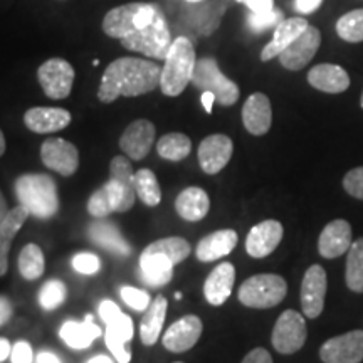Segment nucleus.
Wrapping results in <instances>:
<instances>
[{"mask_svg":"<svg viewBox=\"0 0 363 363\" xmlns=\"http://www.w3.org/2000/svg\"><path fill=\"white\" fill-rule=\"evenodd\" d=\"M104 34L120 39L128 51L163 61L172 40L165 13L157 4L133 2L111 9L103 19Z\"/></svg>","mask_w":363,"mask_h":363,"instance_id":"obj_1","label":"nucleus"},{"mask_svg":"<svg viewBox=\"0 0 363 363\" xmlns=\"http://www.w3.org/2000/svg\"><path fill=\"white\" fill-rule=\"evenodd\" d=\"M162 67L157 62L140 57H120L103 72L98 98L113 103L120 96H140L160 86Z\"/></svg>","mask_w":363,"mask_h":363,"instance_id":"obj_2","label":"nucleus"},{"mask_svg":"<svg viewBox=\"0 0 363 363\" xmlns=\"http://www.w3.org/2000/svg\"><path fill=\"white\" fill-rule=\"evenodd\" d=\"M197 57L192 40L189 38H177L172 43L169 52L163 59L160 89L165 96H179L192 83V76Z\"/></svg>","mask_w":363,"mask_h":363,"instance_id":"obj_3","label":"nucleus"},{"mask_svg":"<svg viewBox=\"0 0 363 363\" xmlns=\"http://www.w3.org/2000/svg\"><path fill=\"white\" fill-rule=\"evenodd\" d=\"M16 195L22 207L38 219H51L59 211L57 185L45 174H26L16 180Z\"/></svg>","mask_w":363,"mask_h":363,"instance_id":"obj_4","label":"nucleus"},{"mask_svg":"<svg viewBox=\"0 0 363 363\" xmlns=\"http://www.w3.org/2000/svg\"><path fill=\"white\" fill-rule=\"evenodd\" d=\"M288 284L278 274H256L239 288V301L247 308L267 310L278 306L286 298Z\"/></svg>","mask_w":363,"mask_h":363,"instance_id":"obj_5","label":"nucleus"},{"mask_svg":"<svg viewBox=\"0 0 363 363\" xmlns=\"http://www.w3.org/2000/svg\"><path fill=\"white\" fill-rule=\"evenodd\" d=\"M192 84L202 91L214 93L217 103L222 106H233L239 99V86L222 74L214 57L197 59Z\"/></svg>","mask_w":363,"mask_h":363,"instance_id":"obj_6","label":"nucleus"},{"mask_svg":"<svg viewBox=\"0 0 363 363\" xmlns=\"http://www.w3.org/2000/svg\"><path fill=\"white\" fill-rule=\"evenodd\" d=\"M308 330L305 316L294 310H286L272 328L271 342L274 350L281 355H293L299 352L306 342Z\"/></svg>","mask_w":363,"mask_h":363,"instance_id":"obj_7","label":"nucleus"},{"mask_svg":"<svg viewBox=\"0 0 363 363\" xmlns=\"http://www.w3.org/2000/svg\"><path fill=\"white\" fill-rule=\"evenodd\" d=\"M38 79L45 96L51 99H65L71 94L72 83H74V69L65 59L52 57L40 65Z\"/></svg>","mask_w":363,"mask_h":363,"instance_id":"obj_8","label":"nucleus"},{"mask_svg":"<svg viewBox=\"0 0 363 363\" xmlns=\"http://www.w3.org/2000/svg\"><path fill=\"white\" fill-rule=\"evenodd\" d=\"M320 358L323 363H360L363 360V330L333 337L321 345Z\"/></svg>","mask_w":363,"mask_h":363,"instance_id":"obj_9","label":"nucleus"},{"mask_svg":"<svg viewBox=\"0 0 363 363\" xmlns=\"http://www.w3.org/2000/svg\"><path fill=\"white\" fill-rule=\"evenodd\" d=\"M40 158L48 169L57 172L62 177L76 174L79 167V152L65 138H49L40 147Z\"/></svg>","mask_w":363,"mask_h":363,"instance_id":"obj_10","label":"nucleus"},{"mask_svg":"<svg viewBox=\"0 0 363 363\" xmlns=\"http://www.w3.org/2000/svg\"><path fill=\"white\" fill-rule=\"evenodd\" d=\"M326 272L320 264H313L303 276L301 283V308L305 316L318 318L323 313L326 296Z\"/></svg>","mask_w":363,"mask_h":363,"instance_id":"obj_11","label":"nucleus"},{"mask_svg":"<svg viewBox=\"0 0 363 363\" xmlns=\"http://www.w3.org/2000/svg\"><path fill=\"white\" fill-rule=\"evenodd\" d=\"M202 330L203 325L199 316L187 315L180 318L174 325H170V328L163 335V347L172 353L189 352L201 340Z\"/></svg>","mask_w":363,"mask_h":363,"instance_id":"obj_12","label":"nucleus"},{"mask_svg":"<svg viewBox=\"0 0 363 363\" xmlns=\"http://www.w3.org/2000/svg\"><path fill=\"white\" fill-rule=\"evenodd\" d=\"M321 45V34L316 27L308 26V29L291 45L279 54V61L283 67L289 71H299L308 66V62L315 57Z\"/></svg>","mask_w":363,"mask_h":363,"instance_id":"obj_13","label":"nucleus"},{"mask_svg":"<svg viewBox=\"0 0 363 363\" xmlns=\"http://www.w3.org/2000/svg\"><path fill=\"white\" fill-rule=\"evenodd\" d=\"M234 152L233 140L227 135H211L199 145V163L208 175H216L229 163Z\"/></svg>","mask_w":363,"mask_h":363,"instance_id":"obj_14","label":"nucleus"},{"mask_svg":"<svg viewBox=\"0 0 363 363\" xmlns=\"http://www.w3.org/2000/svg\"><path fill=\"white\" fill-rule=\"evenodd\" d=\"M283 225L278 220H262L249 230L246 239V251L254 259H262L269 256L283 239Z\"/></svg>","mask_w":363,"mask_h":363,"instance_id":"obj_15","label":"nucleus"},{"mask_svg":"<svg viewBox=\"0 0 363 363\" xmlns=\"http://www.w3.org/2000/svg\"><path fill=\"white\" fill-rule=\"evenodd\" d=\"M155 142V126L148 120H136L126 126L120 138V148L131 160H143Z\"/></svg>","mask_w":363,"mask_h":363,"instance_id":"obj_16","label":"nucleus"},{"mask_svg":"<svg viewBox=\"0 0 363 363\" xmlns=\"http://www.w3.org/2000/svg\"><path fill=\"white\" fill-rule=\"evenodd\" d=\"M352 246V225L347 220L337 219L326 224L318 239V252L325 259H335L348 252Z\"/></svg>","mask_w":363,"mask_h":363,"instance_id":"obj_17","label":"nucleus"},{"mask_svg":"<svg viewBox=\"0 0 363 363\" xmlns=\"http://www.w3.org/2000/svg\"><path fill=\"white\" fill-rule=\"evenodd\" d=\"M242 123L254 136L266 135L272 123L271 101L266 94L254 93L242 106Z\"/></svg>","mask_w":363,"mask_h":363,"instance_id":"obj_18","label":"nucleus"},{"mask_svg":"<svg viewBox=\"0 0 363 363\" xmlns=\"http://www.w3.org/2000/svg\"><path fill=\"white\" fill-rule=\"evenodd\" d=\"M24 123L34 133H54L69 126L71 113L62 108L35 106L26 111Z\"/></svg>","mask_w":363,"mask_h":363,"instance_id":"obj_19","label":"nucleus"},{"mask_svg":"<svg viewBox=\"0 0 363 363\" xmlns=\"http://www.w3.org/2000/svg\"><path fill=\"white\" fill-rule=\"evenodd\" d=\"M235 281V267L230 262H220L207 276L203 284V296L212 306H220L229 299Z\"/></svg>","mask_w":363,"mask_h":363,"instance_id":"obj_20","label":"nucleus"},{"mask_svg":"<svg viewBox=\"0 0 363 363\" xmlns=\"http://www.w3.org/2000/svg\"><path fill=\"white\" fill-rule=\"evenodd\" d=\"M308 21L303 17H291V19H284L274 29V35L269 44L262 49L261 61H271V59L279 57V54L284 51L288 45H291L299 35L308 29Z\"/></svg>","mask_w":363,"mask_h":363,"instance_id":"obj_21","label":"nucleus"},{"mask_svg":"<svg viewBox=\"0 0 363 363\" xmlns=\"http://www.w3.org/2000/svg\"><path fill=\"white\" fill-rule=\"evenodd\" d=\"M238 233L233 229L216 230V233L201 239V242L197 244V249H195V256L202 262L220 259V257L234 251V247L238 246Z\"/></svg>","mask_w":363,"mask_h":363,"instance_id":"obj_22","label":"nucleus"},{"mask_svg":"<svg viewBox=\"0 0 363 363\" xmlns=\"http://www.w3.org/2000/svg\"><path fill=\"white\" fill-rule=\"evenodd\" d=\"M308 83L318 91L337 94L348 89V86H350V76H348V72L342 66L325 62V65L311 67V71L308 72Z\"/></svg>","mask_w":363,"mask_h":363,"instance_id":"obj_23","label":"nucleus"},{"mask_svg":"<svg viewBox=\"0 0 363 363\" xmlns=\"http://www.w3.org/2000/svg\"><path fill=\"white\" fill-rule=\"evenodd\" d=\"M88 235L96 246L106 249V251L113 254H118V256H130L131 254L130 244L121 235L120 229L115 224H111V222L96 219L89 225Z\"/></svg>","mask_w":363,"mask_h":363,"instance_id":"obj_24","label":"nucleus"},{"mask_svg":"<svg viewBox=\"0 0 363 363\" xmlns=\"http://www.w3.org/2000/svg\"><path fill=\"white\" fill-rule=\"evenodd\" d=\"M29 216V211L19 203L12 211H9L6 219L0 222V276H4L7 272L9 252H11L12 240L22 229V225L26 224Z\"/></svg>","mask_w":363,"mask_h":363,"instance_id":"obj_25","label":"nucleus"},{"mask_svg":"<svg viewBox=\"0 0 363 363\" xmlns=\"http://www.w3.org/2000/svg\"><path fill=\"white\" fill-rule=\"evenodd\" d=\"M211 199L207 192L199 187H189L182 190L175 201V211L184 220L199 222L208 214Z\"/></svg>","mask_w":363,"mask_h":363,"instance_id":"obj_26","label":"nucleus"},{"mask_svg":"<svg viewBox=\"0 0 363 363\" xmlns=\"http://www.w3.org/2000/svg\"><path fill=\"white\" fill-rule=\"evenodd\" d=\"M59 335L65 340L67 347L74 348V350H84V348L91 347L94 340L101 337V330L94 323L93 316L88 315L84 321H66L65 325L59 330Z\"/></svg>","mask_w":363,"mask_h":363,"instance_id":"obj_27","label":"nucleus"},{"mask_svg":"<svg viewBox=\"0 0 363 363\" xmlns=\"http://www.w3.org/2000/svg\"><path fill=\"white\" fill-rule=\"evenodd\" d=\"M167 308H169V301L165 296H157L150 303V306L145 310V315L140 323V337H142L143 345L152 347L160 338L163 323H165Z\"/></svg>","mask_w":363,"mask_h":363,"instance_id":"obj_28","label":"nucleus"},{"mask_svg":"<svg viewBox=\"0 0 363 363\" xmlns=\"http://www.w3.org/2000/svg\"><path fill=\"white\" fill-rule=\"evenodd\" d=\"M174 262L162 256H140V278L152 288L169 284L174 278Z\"/></svg>","mask_w":363,"mask_h":363,"instance_id":"obj_29","label":"nucleus"},{"mask_svg":"<svg viewBox=\"0 0 363 363\" xmlns=\"http://www.w3.org/2000/svg\"><path fill=\"white\" fill-rule=\"evenodd\" d=\"M142 254L143 256H162L174 264H179L189 257L190 244L184 238H163L147 246Z\"/></svg>","mask_w":363,"mask_h":363,"instance_id":"obj_30","label":"nucleus"},{"mask_svg":"<svg viewBox=\"0 0 363 363\" xmlns=\"http://www.w3.org/2000/svg\"><path fill=\"white\" fill-rule=\"evenodd\" d=\"M158 155L170 162H182L192 152V142L184 133L163 135L157 143Z\"/></svg>","mask_w":363,"mask_h":363,"instance_id":"obj_31","label":"nucleus"},{"mask_svg":"<svg viewBox=\"0 0 363 363\" xmlns=\"http://www.w3.org/2000/svg\"><path fill=\"white\" fill-rule=\"evenodd\" d=\"M135 190L136 197L142 201L145 206L157 207L162 202V190L158 184L157 175L152 170L142 169L135 174Z\"/></svg>","mask_w":363,"mask_h":363,"instance_id":"obj_32","label":"nucleus"},{"mask_svg":"<svg viewBox=\"0 0 363 363\" xmlns=\"http://www.w3.org/2000/svg\"><path fill=\"white\" fill-rule=\"evenodd\" d=\"M345 281L353 293H363V238L352 242L348 249Z\"/></svg>","mask_w":363,"mask_h":363,"instance_id":"obj_33","label":"nucleus"},{"mask_svg":"<svg viewBox=\"0 0 363 363\" xmlns=\"http://www.w3.org/2000/svg\"><path fill=\"white\" fill-rule=\"evenodd\" d=\"M45 261L43 249L35 244H27L19 254L21 276L27 281H35L44 274Z\"/></svg>","mask_w":363,"mask_h":363,"instance_id":"obj_34","label":"nucleus"},{"mask_svg":"<svg viewBox=\"0 0 363 363\" xmlns=\"http://www.w3.org/2000/svg\"><path fill=\"white\" fill-rule=\"evenodd\" d=\"M337 34L345 43H362L363 40V9L343 13L337 22Z\"/></svg>","mask_w":363,"mask_h":363,"instance_id":"obj_35","label":"nucleus"},{"mask_svg":"<svg viewBox=\"0 0 363 363\" xmlns=\"http://www.w3.org/2000/svg\"><path fill=\"white\" fill-rule=\"evenodd\" d=\"M66 299V284L59 279L48 281L39 291V303L44 310H56Z\"/></svg>","mask_w":363,"mask_h":363,"instance_id":"obj_36","label":"nucleus"},{"mask_svg":"<svg viewBox=\"0 0 363 363\" xmlns=\"http://www.w3.org/2000/svg\"><path fill=\"white\" fill-rule=\"evenodd\" d=\"M284 21V13L278 11V9H272V11H267V12H252L249 13L247 17V24L251 27L252 33L256 34H261V33H266V30L269 29H276L281 22Z\"/></svg>","mask_w":363,"mask_h":363,"instance_id":"obj_37","label":"nucleus"},{"mask_svg":"<svg viewBox=\"0 0 363 363\" xmlns=\"http://www.w3.org/2000/svg\"><path fill=\"white\" fill-rule=\"evenodd\" d=\"M120 294L121 299H123L130 308H133L135 311H145L150 306V303H152L150 294L147 291L138 288H131V286H123V288L120 289Z\"/></svg>","mask_w":363,"mask_h":363,"instance_id":"obj_38","label":"nucleus"},{"mask_svg":"<svg viewBox=\"0 0 363 363\" xmlns=\"http://www.w3.org/2000/svg\"><path fill=\"white\" fill-rule=\"evenodd\" d=\"M72 267L84 276H94L101 269V261L93 252H79L72 257Z\"/></svg>","mask_w":363,"mask_h":363,"instance_id":"obj_39","label":"nucleus"},{"mask_svg":"<svg viewBox=\"0 0 363 363\" xmlns=\"http://www.w3.org/2000/svg\"><path fill=\"white\" fill-rule=\"evenodd\" d=\"M343 189L347 190L352 197L363 201V167H357L348 172L343 179Z\"/></svg>","mask_w":363,"mask_h":363,"instance_id":"obj_40","label":"nucleus"},{"mask_svg":"<svg viewBox=\"0 0 363 363\" xmlns=\"http://www.w3.org/2000/svg\"><path fill=\"white\" fill-rule=\"evenodd\" d=\"M11 360L12 363H33L34 360L33 347H30L27 342H17L12 347Z\"/></svg>","mask_w":363,"mask_h":363,"instance_id":"obj_41","label":"nucleus"},{"mask_svg":"<svg viewBox=\"0 0 363 363\" xmlns=\"http://www.w3.org/2000/svg\"><path fill=\"white\" fill-rule=\"evenodd\" d=\"M120 313H121V308L118 306L116 303L110 301V299H106V301H103L101 305H99V316H101L104 323L111 321L113 318H116Z\"/></svg>","mask_w":363,"mask_h":363,"instance_id":"obj_42","label":"nucleus"},{"mask_svg":"<svg viewBox=\"0 0 363 363\" xmlns=\"http://www.w3.org/2000/svg\"><path fill=\"white\" fill-rule=\"evenodd\" d=\"M242 363H272V357L264 348H254L244 357Z\"/></svg>","mask_w":363,"mask_h":363,"instance_id":"obj_43","label":"nucleus"},{"mask_svg":"<svg viewBox=\"0 0 363 363\" xmlns=\"http://www.w3.org/2000/svg\"><path fill=\"white\" fill-rule=\"evenodd\" d=\"M238 2L244 4L249 7L251 12H267L274 9V0H238Z\"/></svg>","mask_w":363,"mask_h":363,"instance_id":"obj_44","label":"nucleus"},{"mask_svg":"<svg viewBox=\"0 0 363 363\" xmlns=\"http://www.w3.org/2000/svg\"><path fill=\"white\" fill-rule=\"evenodd\" d=\"M12 313H13L12 303L9 301L6 296H0V328H2L4 325H7L9 321H11Z\"/></svg>","mask_w":363,"mask_h":363,"instance_id":"obj_45","label":"nucleus"},{"mask_svg":"<svg viewBox=\"0 0 363 363\" xmlns=\"http://www.w3.org/2000/svg\"><path fill=\"white\" fill-rule=\"evenodd\" d=\"M321 4H323V0H296V2H294V9H296L299 13H311L315 12Z\"/></svg>","mask_w":363,"mask_h":363,"instance_id":"obj_46","label":"nucleus"},{"mask_svg":"<svg viewBox=\"0 0 363 363\" xmlns=\"http://www.w3.org/2000/svg\"><path fill=\"white\" fill-rule=\"evenodd\" d=\"M202 104L203 108H206V111L211 115L212 113V106H214V101H217L216 99V94L211 93V91H202Z\"/></svg>","mask_w":363,"mask_h":363,"instance_id":"obj_47","label":"nucleus"},{"mask_svg":"<svg viewBox=\"0 0 363 363\" xmlns=\"http://www.w3.org/2000/svg\"><path fill=\"white\" fill-rule=\"evenodd\" d=\"M35 363H61V360L52 352H40L35 358Z\"/></svg>","mask_w":363,"mask_h":363,"instance_id":"obj_48","label":"nucleus"},{"mask_svg":"<svg viewBox=\"0 0 363 363\" xmlns=\"http://www.w3.org/2000/svg\"><path fill=\"white\" fill-rule=\"evenodd\" d=\"M11 352H12V347H11V343H9V340L0 338V363L11 357Z\"/></svg>","mask_w":363,"mask_h":363,"instance_id":"obj_49","label":"nucleus"},{"mask_svg":"<svg viewBox=\"0 0 363 363\" xmlns=\"http://www.w3.org/2000/svg\"><path fill=\"white\" fill-rule=\"evenodd\" d=\"M7 214H9V207H7L6 197H4L2 192H0V222L6 219Z\"/></svg>","mask_w":363,"mask_h":363,"instance_id":"obj_50","label":"nucleus"},{"mask_svg":"<svg viewBox=\"0 0 363 363\" xmlns=\"http://www.w3.org/2000/svg\"><path fill=\"white\" fill-rule=\"evenodd\" d=\"M88 363H113V360L106 355H96L94 358H91Z\"/></svg>","mask_w":363,"mask_h":363,"instance_id":"obj_51","label":"nucleus"},{"mask_svg":"<svg viewBox=\"0 0 363 363\" xmlns=\"http://www.w3.org/2000/svg\"><path fill=\"white\" fill-rule=\"evenodd\" d=\"M6 153V136H4L2 130H0V157Z\"/></svg>","mask_w":363,"mask_h":363,"instance_id":"obj_52","label":"nucleus"},{"mask_svg":"<svg viewBox=\"0 0 363 363\" xmlns=\"http://www.w3.org/2000/svg\"><path fill=\"white\" fill-rule=\"evenodd\" d=\"M185 2H189V4H199V2H202V0H185Z\"/></svg>","mask_w":363,"mask_h":363,"instance_id":"obj_53","label":"nucleus"},{"mask_svg":"<svg viewBox=\"0 0 363 363\" xmlns=\"http://www.w3.org/2000/svg\"><path fill=\"white\" fill-rule=\"evenodd\" d=\"M360 104H362V108H363V93H362V98H360Z\"/></svg>","mask_w":363,"mask_h":363,"instance_id":"obj_54","label":"nucleus"},{"mask_svg":"<svg viewBox=\"0 0 363 363\" xmlns=\"http://www.w3.org/2000/svg\"><path fill=\"white\" fill-rule=\"evenodd\" d=\"M175 363H182V362H175Z\"/></svg>","mask_w":363,"mask_h":363,"instance_id":"obj_55","label":"nucleus"}]
</instances>
